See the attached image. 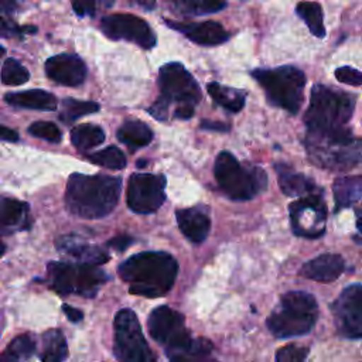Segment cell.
Returning a JSON list of instances; mask_svg holds the SVG:
<instances>
[{
    "instance_id": "obj_1",
    "label": "cell",
    "mask_w": 362,
    "mask_h": 362,
    "mask_svg": "<svg viewBox=\"0 0 362 362\" xmlns=\"http://www.w3.org/2000/svg\"><path fill=\"white\" fill-rule=\"evenodd\" d=\"M119 276L129 283V291L148 298L165 296L178 273L177 260L167 252H140L124 260Z\"/></svg>"
},
{
    "instance_id": "obj_46",
    "label": "cell",
    "mask_w": 362,
    "mask_h": 362,
    "mask_svg": "<svg viewBox=\"0 0 362 362\" xmlns=\"http://www.w3.org/2000/svg\"><path fill=\"white\" fill-rule=\"evenodd\" d=\"M134 4L141 7L143 10H153L156 7V0H132Z\"/></svg>"
},
{
    "instance_id": "obj_11",
    "label": "cell",
    "mask_w": 362,
    "mask_h": 362,
    "mask_svg": "<svg viewBox=\"0 0 362 362\" xmlns=\"http://www.w3.org/2000/svg\"><path fill=\"white\" fill-rule=\"evenodd\" d=\"M160 98L180 106H195L201 100V89L192 75L180 64L168 62L158 72Z\"/></svg>"
},
{
    "instance_id": "obj_18",
    "label": "cell",
    "mask_w": 362,
    "mask_h": 362,
    "mask_svg": "<svg viewBox=\"0 0 362 362\" xmlns=\"http://www.w3.org/2000/svg\"><path fill=\"white\" fill-rule=\"evenodd\" d=\"M344 269L345 262L342 256L335 253H324L304 263L300 270V274L314 281L331 283L342 274Z\"/></svg>"
},
{
    "instance_id": "obj_38",
    "label": "cell",
    "mask_w": 362,
    "mask_h": 362,
    "mask_svg": "<svg viewBox=\"0 0 362 362\" xmlns=\"http://www.w3.org/2000/svg\"><path fill=\"white\" fill-rule=\"evenodd\" d=\"M335 78L341 83H346L351 86H361L362 85V72L351 68V66H341L335 69Z\"/></svg>"
},
{
    "instance_id": "obj_25",
    "label": "cell",
    "mask_w": 362,
    "mask_h": 362,
    "mask_svg": "<svg viewBox=\"0 0 362 362\" xmlns=\"http://www.w3.org/2000/svg\"><path fill=\"white\" fill-rule=\"evenodd\" d=\"M41 362H64L68 356V345L64 334L58 328H51L41 335L38 352Z\"/></svg>"
},
{
    "instance_id": "obj_47",
    "label": "cell",
    "mask_w": 362,
    "mask_h": 362,
    "mask_svg": "<svg viewBox=\"0 0 362 362\" xmlns=\"http://www.w3.org/2000/svg\"><path fill=\"white\" fill-rule=\"evenodd\" d=\"M92 1H93V4L96 6V8H98V7L109 8V7H112V6L116 3V0H92Z\"/></svg>"
},
{
    "instance_id": "obj_42",
    "label": "cell",
    "mask_w": 362,
    "mask_h": 362,
    "mask_svg": "<svg viewBox=\"0 0 362 362\" xmlns=\"http://www.w3.org/2000/svg\"><path fill=\"white\" fill-rule=\"evenodd\" d=\"M132 242H133V239H132L130 236H117V238L109 240V246H113V247L117 249V250H123V249H126Z\"/></svg>"
},
{
    "instance_id": "obj_45",
    "label": "cell",
    "mask_w": 362,
    "mask_h": 362,
    "mask_svg": "<svg viewBox=\"0 0 362 362\" xmlns=\"http://www.w3.org/2000/svg\"><path fill=\"white\" fill-rule=\"evenodd\" d=\"M0 137L1 140L4 141H17L18 140V134L16 130L10 129V127H6V126H1L0 127Z\"/></svg>"
},
{
    "instance_id": "obj_4",
    "label": "cell",
    "mask_w": 362,
    "mask_h": 362,
    "mask_svg": "<svg viewBox=\"0 0 362 362\" xmlns=\"http://www.w3.org/2000/svg\"><path fill=\"white\" fill-rule=\"evenodd\" d=\"M318 305L313 294L288 291L281 296L279 307L269 315L266 324L277 338H291L308 334L317 321Z\"/></svg>"
},
{
    "instance_id": "obj_15",
    "label": "cell",
    "mask_w": 362,
    "mask_h": 362,
    "mask_svg": "<svg viewBox=\"0 0 362 362\" xmlns=\"http://www.w3.org/2000/svg\"><path fill=\"white\" fill-rule=\"evenodd\" d=\"M100 31L112 40H124L144 49H150L156 45L157 37L151 27L140 17L133 14H112L106 16L100 21Z\"/></svg>"
},
{
    "instance_id": "obj_16",
    "label": "cell",
    "mask_w": 362,
    "mask_h": 362,
    "mask_svg": "<svg viewBox=\"0 0 362 362\" xmlns=\"http://www.w3.org/2000/svg\"><path fill=\"white\" fill-rule=\"evenodd\" d=\"M47 76L64 86H78L86 78V65L75 54H58L45 61Z\"/></svg>"
},
{
    "instance_id": "obj_24",
    "label": "cell",
    "mask_w": 362,
    "mask_h": 362,
    "mask_svg": "<svg viewBox=\"0 0 362 362\" xmlns=\"http://www.w3.org/2000/svg\"><path fill=\"white\" fill-rule=\"evenodd\" d=\"M335 211L355 205L362 194V175L358 177H339L332 185Z\"/></svg>"
},
{
    "instance_id": "obj_37",
    "label": "cell",
    "mask_w": 362,
    "mask_h": 362,
    "mask_svg": "<svg viewBox=\"0 0 362 362\" xmlns=\"http://www.w3.org/2000/svg\"><path fill=\"white\" fill-rule=\"evenodd\" d=\"M307 355H308V348L288 344L277 349L276 361L277 362H305Z\"/></svg>"
},
{
    "instance_id": "obj_8",
    "label": "cell",
    "mask_w": 362,
    "mask_h": 362,
    "mask_svg": "<svg viewBox=\"0 0 362 362\" xmlns=\"http://www.w3.org/2000/svg\"><path fill=\"white\" fill-rule=\"evenodd\" d=\"M49 287L62 294H78L93 297L99 287L107 280L103 270L93 264L51 262L47 266Z\"/></svg>"
},
{
    "instance_id": "obj_36",
    "label": "cell",
    "mask_w": 362,
    "mask_h": 362,
    "mask_svg": "<svg viewBox=\"0 0 362 362\" xmlns=\"http://www.w3.org/2000/svg\"><path fill=\"white\" fill-rule=\"evenodd\" d=\"M28 133L37 139H42L51 143H58L62 137L61 130L51 122H34L30 124Z\"/></svg>"
},
{
    "instance_id": "obj_9",
    "label": "cell",
    "mask_w": 362,
    "mask_h": 362,
    "mask_svg": "<svg viewBox=\"0 0 362 362\" xmlns=\"http://www.w3.org/2000/svg\"><path fill=\"white\" fill-rule=\"evenodd\" d=\"M113 352L119 362H156L147 345L137 315L129 310H120L115 317Z\"/></svg>"
},
{
    "instance_id": "obj_12",
    "label": "cell",
    "mask_w": 362,
    "mask_h": 362,
    "mask_svg": "<svg viewBox=\"0 0 362 362\" xmlns=\"http://www.w3.org/2000/svg\"><path fill=\"white\" fill-rule=\"evenodd\" d=\"M167 180L163 174L134 173L127 182L126 199L136 214H153L165 201Z\"/></svg>"
},
{
    "instance_id": "obj_30",
    "label": "cell",
    "mask_w": 362,
    "mask_h": 362,
    "mask_svg": "<svg viewBox=\"0 0 362 362\" xmlns=\"http://www.w3.org/2000/svg\"><path fill=\"white\" fill-rule=\"evenodd\" d=\"M296 13L307 24L308 30L317 38L325 37V27L322 18V8L315 1H300L296 7Z\"/></svg>"
},
{
    "instance_id": "obj_10",
    "label": "cell",
    "mask_w": 362,
    "mask_h": 362,
    "mask_svg": "<svg viewBox=\"0 0 362 362\" xmlns=\"http://www.w3.org/2000/svg\"><path fill=\"white\" fill-rule=\"evenodd\" d=\"M147 327L150 335L165 348L167 354L184 349L194 341L185 328L184 315L168 305L154 308L147 320Z\"/></svg>"
},
{
    "instance_id": "obj_13",
    "label": "cell",
    "mask_w": 362,
    "mask_h": 362,
    "mask_svg": "<svg viewBox=\"0 0 362 362\" xmlns=\"http://www.w3.org/2000/svg\"><path fill=\"white\" fill-rule=\"evenodd\" d=\"M288 211L291 229L297 236L315 239L324 233L327 206L321 191L291 202Z\"/></svg>"
},
{
    "instance_id": "obj_41",
    "label": "cell",
    "mask_w": 362,
    "mask_h": 362,
    "mask_svg": "<svg viewBox=\"0 0 362 362\" xmlns=\"http://www.w3.org/2000/svg\"><path fill=\"white\" fill-rule=\"evenodd\" d=\"M62 311L65 313V315L68 317V320L69 321H72V322H79V321H82V311L81 310H78V308H74V307H71V305H68V304H64L62 305Z\"/></svg>"
},
{
    "instance_id": "obj_26",
    "label": "cell",
    "mask_w": 362,
    "mask_h": 362,
    "mask_svg": "<svg viewBox=\"0 0 362 362\" xmlns=\"http://www.w3.org/2000/svg\"><path fill=\"white\" fill-rule=\"evenodd\" d=\"M117 139L132 151L147 146L153 139L151 129L140 120H126L117 130Z\"/></svg>"
},
{
    "instance_id": "obj_40",
    "label": "cell",
    "mask_w": 362,
    "mask_h": 362,
    "mask_svg": "<svg viewBox=\"0 0 362 362\" xmlns=\"http://www.w3.org/2000/svg\"><path fill=\"white\" fill-rule=\"evenodd\" d=\"M72 8L75 14L79 17H85V16L93 17L98 10L92 0H72Z\"/></svg>"
},
{
    "instance_id": "obj_34",
    "label": "cell",
    "mask_w": 362,
    "mask_h": 362,
    "mask_svg": "<svg viewBox=\"0 0 362 362\" xmlns=\"http://www.w3.org/2000/svg\"><path fill=\"white\" fill-rule=\"evenodd\" d=\"M30 79L28 71L16 59L7 58L1 66V82L3 85H23Z\"/></svg>"
},
{
    "instance_id": "obj_14",
    "label": "cell",
    "mask_w": 362,
    "mask_h": 362,
    "mask_svg": "<svg viewBox=\"0 0 362 362\" xmlns=\"http://www.w3.org/2000/svg\"><path fill=\"white\" fill-rule=\"evenodd\" d=\"M338 332L349 339H362V284L342 290L331 305Z\"/></svg>"
},
{
    "instance_id": "obj_2",
    "label": "cell",
    "mask_w": 362,
    "mask_h": 362,
    "mask_svg": "<svg viewBox=\"0 0 362 362\" xmlns=\"http://www.w3.org/2000/svg\"><path fill=\"white\" fill-rule=\"evenodd\" d=\"M122 180L105 174L74 173L65 191L66 209L81 218L98 219L109 215L117 205Z\"/></svg>"
},
{
    "instance_id": "obj_27",
    "label": "cell",
    "mask_w": 362,
    "mask_h": 362,
    "mask_svg": "<svg viewBox=\"0 0 362 362\" xmlns=\"http://www.w3.org/2000/svg\"><path fill=\"white\" fill-rule=\"evenodd\" d=\"M206 90L211 95V98L215 100V103H218L219 106H222L223 109L232 113H238L245 106L246 98H245V93L239 89L222 86L218 82H209L206 85Z\"/></svg>"
},
{
    "instance_id": "obj_49",
    "label": "cell",
    "mask_w": 362,
    "mask_h": 362,
    "mask_svg": "<svg viewBox=\"0 0 362 362\" xmlns=\"http://www.w3.org/2000/svg\"><path fill=\"white\" fill-rule=\"evenodd\" d=\"M17 361L18 359L14 355H11L8 351H4L1 355V359H0V362H17Z\"/></svg>"
},
{
    "instance_id": "obj_22",
    "label": "cell",
    "mask_w": 362,
    "mask_h": 362,
    "mask_svg": "<svg viewBox=\"0 0 362 362\" xmlns=\"http://www.w3.org/2000/svg\"><path fill=\"white\" fill-rule=\"evenodd\" d=\"M4 102L23 109H33V110H47L52 112L57 109L58 100L55 95L42 89H30L23 92H13L4 95Z\"/></svg>"
},
{
    "instance_id": "obj_5",
    "label": "cell",
    "mask_w": 362,
    "mask_h": 362,
    "mask_svg": "<svg viewBox=\"0 0 362 362\" xmlns=\"http://www.w3.org/2000/svg\"><path fill=\"white\" fill-rule=\"evenodd\" d=\"M214 174L223 194L235 201L252 199L267 187V175L263 168L243 165L229 151H221L218 154Z\"/></svg>"
},
{
    "instance_id": "obj_31",
    "label": "cell",
    "mask_w": 362,
    "mask_h": 362,
    "mask_svg": "<svg viewBox=\"0 0 362 362\" xmlns=\"http://www.w3.org/2000/svg\"><path fill=\"white\" fill-rule=\"evenodd\" d=\"M99 110V105L96 102L90 100H76L72 98H65L61 103V110H59V119L64 123H72L76 119L90 115Z\"/></svg>"
},
{
    "instance_id": "obj_20",
    "label": "cell",
    "mask_w": 362,
    "mask_h": 362,
    "mask_svg": "<svg viewBox=\"0 0 362 362\" xmlns=\"http://www.w3.org/2000/svg\"><path fill=\"white\" fill-rule=\"evenodd\" d=\"M177 222L182 235L192 243H201L206 239L211 229V219L206 212L198 208H185L175 212Z\"/></svg>"
},
{
    "instance_id": "obj_39",
    "label": "cell",
    "mask_w": 362,
    "mask_h": 362,
    "mask_svg": "<svg viewBox=\"0 0 362 362\" xmlns=\"http://www.w3.org/2000/svg\"><path fill=\"white\" fill-rule=\"evenodd\" d=\"M35 27H31V25H27V27H21V25H17L11 21H7L6 17H3V24H1V35L3 37H23L24 34H28V33H35Z\"/></svg>"
},
{
    "instance_id": "obj_44",
    "label": "cell",
    "mask_w": 362,
    "mask_h": 362,
    "mask_svg": "<svg viewBox=\"0 0 362 362\" xmlns=\"http://www.w3.org/2000/svg\"><path fill=\"white\" fill-rule=\"evenodd\" d=\"M201 127L205 129V130H215V132H228L229 126L225 124V123H218V122H208V120H204L201 123Z\"/></svg>"
},
{
    "instance_id": "obj_50",
    "label": "cell",
    "mask_w": 362,
    "mask_h": 362,
    "mask_svg": "<svg viewBox=\"0 0 362 362\" xmlns=\"http://www.w3.org/2000/svg\"><path fill=\"white\" fill-rule=\"evenodd\" d=\"M361 199H362V194H361ZM359 199V201H361ZM356 226H358V229L362 232V206H361V209L358 211V219H356Z\"/></svg>"
},
{
    "instance_id": "obj_33",
    "label": "cell",
    "mask_w": 362,
    "mask_h": 362,
    "mask_svg": "<svg viewBox=\"0 0 362 362\" xmlns=\"http://www.w3.org/2000/svg\"><path fill=\"white\" fill-rule=\"evenodd\" d=\"M88 160L110 170H123L126 167V157L123 151L116 146H109L93 154H89Z\"/></svg>"
},
{
    "instance_id": "obj_29",
    "label": "cell",
    "mask_w": 362,
    "mask_h": 362,
    "mask_svg": "<svg viewBox=\"0 0 362 362\" xmlns=\"http://www.w3.org/2000/svg\"><path fill=\"white\" fill-rule=\"evenodd\" d=\"M103 140H105L103 129L92 123L79 124L71 130V141L74 147L79 151H88L102 144Z\"/></svg>"
},
{
    "instance_id": "obj_43",
    "label": "cell",
    "mask_w": 362,
    "mask_h": 362,
    "mask_svg": "<svg viewBox=\"0 0 362 362\" xmlns=\"http://www.w3.org/2000/svg\"><path fill=\"white\" fill-rule=\"evenodd\" d=\"M192 115H194V107L192 106H180L174 110V117L175 119L187 120V119L192 117Z\"/></svg>"
},
{
    "instance_id": "obj_28",
    "label": "cell",
    "mask_w": 362,
    "mask_h": 362,
    "mask_svg": "<svg viewBox=\"0 0 362 362\" xmlns=\"http://www.w3.org/2000/svg\"><path fill=\"white\" fill-rule=\"evenodd\" d=\"M212 345L206 339H194L184 349L168 352L170 362H218L211 356Z\"/></svg>"
},
{
    "instance_id": "obj_32",
    "label": "cell",
    "mask_w": 362,
    "mask_h": 362,
    "mask_svg": "<svg viewBox=\"0 0 362 362\" xmlns=\"http://www.w3.org/2000/svg\"><path fill=\"white\" fill-rule=\"evenodd\" d=\"M178 11L184 14L202 16L221 11L226 7L225 0H171Z\"/></svg>"
},
{
    "instance_id": "obj_19",
    "label": "cell",
    "mask_w": 362,
    "mask_h": 362,
    "mask_svg": "<svg viewBox=\"0 0 362 362\" xmlns=\"http://www.w3.org/2000/svg\"><path fill=\"white\" fill-rule=\"evenodd\" d=\"M57 247L64 255L75 259V263L99 266L109 260V255L99 246H92L75 236H62L57 240Z\"/></svg>"
},
{
    "instance_id": "obj_48",
    "label": "cell",
    "mask_w": 362,
    "mask_h": 362,
    "mask_svg": "<svg viewBox=\"0 0 362 362\" xmlns=\"http://www.w3.org/2000/svg\"><path fill=\"white\" fill-rule=\"evenodd\" d=\"M16 6V0H1V10L4 13H11Z\"/></svg>"
},
{
    "instance_id": "obj_21",
    "label": "cell",
    "mask_w": 362,
    "mask_h": 362,
    "mask_svg": "<svg viewBox=\"0 0 362 362\" xmlns=\"http://www.w3.org/2000/svg\"><path fill=\"white\" fill-rule=\"evenodd\" d=\"M276 171H277V178H279V185L283 194L288 197H307L314 192L321 191L311 178L305 177L301 173L294 171L291 167L286 164H276Z\"/></svg>"
},
{
    "instance_id": "obj_3",
    "label": "cell",
    "mask_w": 362,
    "mask_h": 362,
    "mask_svg": "<svg viewBox=\"0 0 362 362\" xmlns=\"http://www.w3.org/2000/svg\"><path fill=\"white\" fill-rule=\"evenodd\" d=\"M355 98L338 89L317 83L311 89L308 109L304 115V123L308 133L335 134L345 129L352 117Z\"/></svg>"
},
{
    "instance_id": "obj_35",
    "label": "cell",
    "mask_w": 362,
    "mask_h": 362,
    "mask_svg": "<svg viewBox=\"0 0 362 362\" xmlns=\"http://www.w3.org/2000/svg\"><path fill=\"white\" fill-rule=\"evenodd\" d=\"M37 344L35 339H33L31 335L24 334V335H18L16 337L8 346L6 348V351H8L11 355H14L17 359H27L30 358L34 352H35Z\"/></svg>"
},
{
    "instance_id": "obj_23",
    "label": "cell",
    "mask_w": 362,
    "mask_h": 362,
    "mask_svg": "<svg viewBox=\"0 0 362 362\" xmlns=\"http://www.w3.org/2000/svg\"><path fill=\"white\" fill-rule=\"evenodd\" d=\"M28 205L23 201L4 197L1 198V232L3 235L23 230L30 226Z\"/></svg>"
},
{
    "instance_id": "obj_17",
    "label": "cell",
    "mask_w": 362,
    "mask_h": 362,
    "mask_svg": "<svg viewBox=\"0 0 362 362\" xmlns=\"http://www.w3.org/2000/svg\"><path fill=\"white\" fill-rule=\"evenodd\" d=\"M165 24L184 34L188 40L205 45V47H214L219 45L228 41L229 33L215 21H201V23H181V21H165Z\"/></svg>"
},
{
    "instance_id": "obj_6",
    "label": "cell",
    "mask_w": 362,
    "mask_h": 362,
    "mask_svg": "<svg viewBox=\"0 0 362 362\" xmlns=\"http://www.w3.org/2000/svg\"><path fill=\"white\" fill-rule=\"evenodd\" d=\"M304 144L310 160L324 168L348 170L362 161V140L348 129L335 134L308 133Z\"/></svg>"
},
{
    "instance_id": "obj_7",
    "label": "cell",
    "mask_w": 362,
    "mask_h": 362,
    "mask_svg": "<svg viewBox=\"0 0 362 362\" xmlns=\"http://www.w3.org/2000/svg\"><path fill=\"white\" fill-rule=\"evenodd\" d=\"M252 76L263 88L269 103L296 115L303 103L305 75L296 66L284 65L270 69H255Z\"/></svg>"
}]
</instances>
